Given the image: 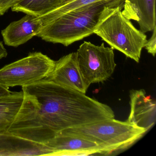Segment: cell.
<instances>
[{
    "label": "cell",
    "instance_id": "14",
    "mask_svg": "<svg viewBox=\"0 0 156 156\" xmlns=\"http://www.w3.org/2000/svg\"><path fill=\"white\" fill-rule=\"evenodd\" d=\"M62 0H21L12 8V11L39 17L58 7Z\"/></svg>",
    "mask_w": 156,
    "mask_h": 156
},
{
    "label": "cell",
    "instance_id": "7",
    "mask_svg": "<svg viewBox=\"0 0 156 156\" xmlns=\"http://www.w3.org/2000/svg\"><path fill=\"white\" fill-rule=\"evenodd\" d=\"M46 79L85 94L88 89L79 70L76 52L65 55L55 61L53 70Z\"/></svg>",
    "mask_w": 156,
    "mask_h": 156
},
{
    "label": "cell",
    "instance_id": "1",
    "mask_svg": "<svg viewBox=\"0 0 156 156\" xmlns=\"http://www.w3.org/2000/svg\"><path fill=\"white\" fill-rule=\"evenodd\" d=\"M20 108L6 132L45 145L61 131L114 118L109 106L47 79L22 87Z\"/></svg>",
    "mask_w": 156,
    "mask_h": 156
},
{
    "label": "cell",
    "instance_id": "4",
    "mask_svg": "<svg viewBox=\"0 0 156 156\" xmlns=\"http://www.w3.org/2000/svg\"><path fill=\"white\" fill-rule=\"evenodd\" d=\"M127 121L115 118L62 130L59 134L83 138L98 145L101 155H108L126 149L147 132Z\"/></svg>",
    "mask_w": 156,
    "mask_h": 156
},
{
    "label": "cell",
    "instance_id": "18",
    "mask_svg": "<svg viewBox=\"0 0 156 156\" xmlns=\"http://www.w3.org/2000/svg\"><path fill=\"white\" fill-rule=\"evenodd\" d=\"M12 92L9 89V87H6L0 83V98L9 95Z\"/></svg>",
    "mask_w": 156,
    "mask_h": 156
},
{
    "label": "cell",
    "instance_id": "3",
    "mask_svg": "<svg viewBox=\"0 0 156 156\" xmlns=\"http://www.w3.org/2000/svg\"><path fill=\"white\" fill-rule=\"evenodd\" d=\"M123 8L106 7L99 16L94 34L114 50L139 62L147 36L122 13Z\"/></svg>",
    "mask_w": 156,
    "mask_h": 156
},
{
    "label": "cell",
    "instance_id": "11",
    "mask_svg": "<svg viewBox=\"0 0 156 156\" xmlns=\"http://www.w3.org/2000/svg\"><path fill=\"white\" fill-rule=\"evenodd\" d=\"M42 30L38 17L26 14L9 24L2 30V34L6 45L17 47L36 36Z\"/></svg>",
    "mask_w": 156,
    "mask_h": 156
},
{
    "label": "cell",
    "instance_id": "5",
    "mask_svg": "<svg viewBox=\"0 0 156 156\" xmlns=\"http://www.w3.org/2000/svg\"><path fill=\"white\" fill-rule=\"evenodd\" d=\"M55 61L40 52L31 53L0 69V83L6 87L24 86L46 79Z\"/></svg>",
    "mask_w": 156,
    "mask_h": 156
},
{
    "label": "cell",
    "instance_id": "20",
    "mask_svg": "<svg viewBox=\"0 0 156 156\" xmlns=\"http://www.w3.org/2000/svg\"><path fill=\"white\" fill-rule=\"evenodd\" d=\"M72 1H73V0H62L61 4H60V5H59V6L64 5V4H66V3H68V2H70ZM59 6H58V7H59Z\"/></svg>",
    "mask_w": 156,
    "mask_h": 156
},
{
    "label": "cell",
    "instance_id": "9",
    "mask_svg": "<svg viewBox=\"0 0 156 156\" xmlns=\"http://www.w3.org/2000/svg\"><path fill=\"white\" fill-rule=\"evenodd\" d=\"M45 145L53 150L54 156H89L102 152L95 142L65 134H58Z\"/></svg>",
    "mask_w": 156,
    "mask_h": 156
},
{
    "label": "cell",
    "instance_id": "8",
    "mask_svg": "<svg viewBox=\"0 0 156 156\" xmlns=\"http://www.w3.org/2000/svg\"><path fill=\"white\" fill-rule=\"evenodd\" d=\"M129 97L130 111L126 121L148 131L156 122L155 99L147 96L143 89L131 90Z\"/></svg>",
    "mask_w": 156,
    "mask_h": 156
},
{
    "label": "cell",
    "instance_id": "2",
    "mask_svg": "<svg viewBox=\"0 0 156 156\" xmlns=\"http://www.w3.org/2000/svg\"><path fill=\"white\" fill-rule=\"evenodd\" d=\"M125 0H110L66 12L44 26L36 36L46 42L68 46L94 34L105 7L123 8Z\"/></svg>",
    "mask_w": 156,
    "mask_h": 156
},
{
    "label": "cell",
    "instance_id": "17",
    "mask_svg": "<svg viewBox=\"0 0 156 156\" xmlns=\"http://www.w3.org/2000/svg\"><path fill=\"white\" fill-rule=\"evenodd\" d=\"M21 0H0V16L16 5Z\"/></svg>",
    "mask_w": 156,
    "mask_h": 156
},
{
    "label": "cell",
    "instance_id": "16",
    "mask_svg": "<svg viewBox=\"0 0 156 156\" xmlns=\"http://www.w3.org/2000/svg\"><path fill=\"white\" fill-rule=\"evenodd\" d=\"M153 56H155L156 52V27L152 31V34L150 39L147 40L144 48Z\"/></svg>",
    "mask_w": 156,
    "mask_h": 156
},
{
    "label": "cell",
    "instance_id": "12",
    "mask_svg": "<svg viewBox=\"0 0 156 156\" xmlns=\"http://www.w3.org/2000/svg\"><path fill=\"white\" fill-rule=\"evenodd\" d=\"M156 0H125L122 13L129 20L136 21L144 33L156 27Z\"/></svg>",
    "mask_w": 156,
    "mask_h": 156
},
{
    "label": "cell",
    "instance_id": "6",
    "mask_svg": "<svg viewBox=\"0 0 156 156\" xmlns=\"http://www.w3.org/2000/svg\"><path fill=\"white\" fill-rule=\"evenodd\" d=\"M77 64L87 88L95 83H103L113 74L116 66L114 49L104 43L96 45L84 41L76 52Z\"/></svg>",
    "mask_w": 156,
    "mask_h": 156
},
{
    "label": "cell",
    "instance_id": "10",
    "mask_svg": "<svg viewBox=\"0 0 156 156\" xmlns=\"http://www.w3.org/2000/svg\"><path fill=\"white\" fill-rule=\"evenodd\" d=\"M52 149L44 144L3 132L0 133V156H54Z\"/></svg>",
    "mask_w": 156,
    "mask_h": 156
},
{
    "label": "cell",
    "instance_id": "15",
    "mask_svg": "<svg viewBox=\"0 0 156 156\" xmlns=\"http://www.w3.org/2000/svg\"><path fill=\"white\" fill-rule=\"evenodd\" d=\"M110 0H73L61 5L45 14L39 16V20L42 28L52 22L63 14L77 9L84 8L95 3Z\"/></svg>",
    "mask_w": 156,
    "mask_h": 156
},
{
    "label": "cell",
    "instance_id": "19",
    "mask_svg": "<svg viewBox=\"0 0 156 156\" xmlns=\"http://www.w3.org/2000/svg\"><path fill=\"white\" fill-rule=\"evenodd\" d=\"M8 54L7 50L5 49L2 43L0 41V60L7 57Z\"/></svg>",
    "mask_w": 156,
    "mask_h": 156
},
{
    "label": "cell",
    "instance_id": "13",
    "mask_svg": "<svg viewBox=\"0 0 156 156\" xmlns=\"http://www.w3.org/2000/svg\"><path fill=\"white\" fill-rule=\"evenodd\" d=\"M23 98L22 91L12 92L0 98V133L7 131L20 108Z\"/></svg>",
    "mask_w": 156,
    "mask_h": 156
}]
</instances>
